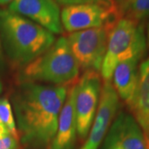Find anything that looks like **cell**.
<instances>
[{"instance_id":"1","label":"cell","mask_w":149,"mask_h":149,"mask_svg":"<svg viewBox=\"0 0 149 149\" xmlns=\"http://www.w3.org/2000/svg\"><path fill=\"white\" fill-rule=\"evenodd\" d=\"M68 91L64 85L22 81L12 101L23 143L38 148L50 147Z\"/></svg>"},{"instance_id":"2","label":"cell","mask_w":149,"mask_h":149,"mask_svg":"<svg viewBox=\"0 0 149 149\" xmlns=\"http://www.w3.org/2000/svg\"><path fill=\"white\" fill-rule=\"evenodd\" d=\"M0 39L8 59L15 65L24 66L56 42L53 33L8 8L0 9Z\"/></svg>"},{"instance_id":"3","label":"cell","mask_w":149,"mask_h":149,"mask_svg":"<svg viewBox=\"0 0 149 149\" xmlns=\"http://www.w3.org/2000/svg\"><path fill=\"white\" fill-rule=\"evenodd\" d=\"M80 69L66 37H61L47 52L25 65L22 76V81L68 86L77 78Z\"/></svg>"},{"instance_id":"4","label":"cell","mask_w":149,"mask_h":149,"mask_svg":"<svg viewBox=\"0 0 149 149\" xmlns=\"http://www.w3.org/2000/svg\"><path fill=\"white\" fill-rule=\"evenodd\" d=\"M147 49V38L143 22L120 17L110 31L107 52L100 74L104 81H111L118 63L132 57L143 58Z\"/></svg>"},{"instance_id":"5","label":"cell","mask_w":149,"mask_h":149,"mask_svg":"<svg viewBox=\"0 0 149 149\" xmlns=\"http://www.w3.org/2000/svg\"><path fill=\"white\" fill-rule=\"evenodd\" d=\"M116 22L68 35L66 39L70 49L80 68L85 71H100L107 52L109 33Z\"/></svg>"},{"instance_id":"6","label":"cell","mask_w":149,"mask_h":149,"mask_svg":"<svg viewBox=\"0 0 149 149\" xmlns=\"http://www.w3.org/2000/svg\"><path fill=\"white\" fill-rule=\"evenodd\" d=\"M120 17L115 1L68 6L61 12L63 28L70 33L102 27Z\"/></svg>"},{"instance_id":"7","label":"cell","mask_w":149,"mask_h":149,"mask_svg":"<svg viewBox=\"0 0 149 149\" xmlns=\"http://www.w3.org/2000/svg\"><path fill=\"white\" fill-rule=\"evenodd\" d=\"M100 75L94 70L85 71L75 84L74 109L77 133L81 139L88 135L98 110L102 91Z\"/></svg>"},{"instance_id":"8","label":"cell","mask_w":149,"mask_h":149,"mask_svg":"<svg viewBox=\"0 0 149 149\" xmlns=\"http://www.w3.org/2000/svg\"><path fill=\"white\" fill-rule=\"evenodd\" d=\"M8 9L31 20L53 34L63 32L61 11L55 0H13Z\"/></svg>"},{"instance_id":"9","label":"cell","mask_w":149,"mask_h":149,"mask_svg":"<svg viewBox=\"0 0 149 149\" xmlns=\"http://www.w3.org/2000/svg\"><path fill=\"white\" fill-rule=\"evenodd\" d=\"M119 106V97L111 81H104L101 95L91 132L85 144L80 149H98L106 135Z\"/></svg>"},{"instance_id":"10","label":"cell","mask_w":149,"mask_h":149,"mask_svg":"<svg viewBox=\"0 0 149 149\" xmlns=\"http://www.w3.org/2000/svg\"><path fill=\"white\" fill-rule=\"evenodd\" d=\"M104 147L118 149H147L143 132L132 114L121 112L110 126Z\"/></svg>"},{"instance_id":"11","label":"cell","mask_w":149,"mask_h":149,"mask_svg":"<svg viewBox=\"0 0 149 149\" xmlns=\"http://www.w3.org/2000/svg\"><path fill=\"white\" fill-rule=\"evenodd\" d=\"M128 105L149 145V57L139 65L136 89Z\"/></svg>"},{"instance_id":"12","label":"cell","mask_w":149,"mask_h":149,"mask_svg":"<svg viewBox=\"0 0 149 149\" xmlns=\"http://www.w3.org/2000/svg\"><path fill=\"white\" fill-rule=\"evenodd\" d=\"M75 85L69 88L65 101L60 112L57 130L49 149H73L77 133L74 109Z\"/></svg>"},{"instance_id":"13","label":"cell","mask_w":149,"mask_h":149,"mask_svg":"<svg viewBox=\"0 0 149 149\" xmlns=\"http://www.w3.org/2000/svg\"><path fill=\"white\" fill-rule=\"evenodd\" d=\"M141 57H132L118 63L112 75L113 86L127 104L133 98L138 82L139 65Z\"/></svg>"},{"instance_id":"14","label":"cell","mask_w":149,"mask_h":149,"mask_svg":"<svg viewBox=\"0 0 149 149\" xmlns=\"http://www.w3.org/2000/svg\"><path fill=\"white\" fill-rule=\"evenodd\" d=\"M118 8L121 17L139 22L149 18V0H122Z\"/></svg>"},{"instance_id":"15","label":"cell","mask_w":149,"mask_h":149,"mask_svg":"<svg viewBox=\"0 0 149 149\" xmlns=\"http://www.w3.org/2000/svg\"><path fill=\"white\" fill-rule=\"evenodd\" d=\"M0 123L13 136L19 139L11 104L6 98L0 99Z\"/></svg>"},{"instance_id":"16","label":"cell","mask_w":149,"mask_h":149,"mask_svg":"<svg viewBox=\"0 0 149 149\" xmlns=\"http://www.w3.org/2000/svg\"><path fill=\"white\" fill-rule=\"evenodd\" d=\"M0 149H20L19 140L7 130L0 131Z\"/></svg>"},{"instance_id":"17","label":"cell","mask_w":149,"mask_h":149,"mask_svg":"<svg viewBox=\"0 0 149 149\" xmlns=\"http://www.w3.org/2000/svg\"><path fill=\"white\" fill-rule=\"evenodd\" d=\"M60 5L68 6L78 5L84 3H110L114 0H55Z\"/></svg>"},{"instance_id":"18","label":"cell","mask_w":149,"mask_h":149,"mask_svg":"<svg viewBox=\"0 0 149 149\" xmlns=\"http://www.w3.org/2000/svg\"><path fill=\"white\" fill-rule=\"evenodd\" d=\"M4 64V58H3V51L2 47V43H1V39H0V68H3Z\"/></svg>"},{"instance_id":"19","label":"cell","mask_w":149,"mask_h":149,"mask_svg":"<svg viewBox=\"0 0 149 149\" xmlns=\"http://www.w3.org/2000/svg\"><path fill=\"white\" fill-rule=\"evenodd\" d=\"M13 0H0V6L9 4Z\"/></svg>"},{"instance_id":"20","label":"cell","mask_w":149,"mask_h":149,"mask_svg":"<svg viewBox=\"0 0 149 149\" xmlns=\"http://www.w3.org/2000/svg\"><path fill=\"white\" fill-rule=\"evenodd\" d=\"M146 38H147V45L149 47V22L147 27V33H146Z\"/></svg>"},{"instance_id":"21","label":"cell","mask_w":149,"mask_h":149,"mask_svg":"<svg viewBox=\"0 0 149 149\" xmlns=\"http://www.w3.org/2000/svg\"><path fill=\"white\" fill-rule=\"evenodd\" d=\"M103 149H118V148H114V147H104V146Z\"/></svg>"},{"instance_id":"22","label":"cell","mask_w":149,"mask_h":149,"mask_svg":"<svg viewBox=\"0 0 149 149\" xmlns=\"http://www.w3.org/2000/svg\"><path fill=\"white\" fill-rule=\"evenodd\" d=\"M3 130H6L5 128L1 124V123H0V131H3Z\"/></svg>"},{"instance_id":"23","label":"cell","mask_w":149,"mask_h":149,"mask_svg":"<svg viewBox=\"0 0 149 149\" xmlns=\"http://www.w3.org/2000/svg\"><path fill=\"white\" fill-rule=\"evenodd\" d=\"M2 91H3V85H2V82H1V80H0V94H1Z\"/></svg>"},{"instance_id":"24","label":"cell","mask_w":149,"mask_h":149,"mask_svg":"<svg viewBox=\"0 0 149 149\" xmlns=\"http://www.w3.org/2000/svg\"><path fill=\"white\" fill-rule=\"evenodd\" d=\"M147 149H149V145H147Z\"/></svg>"},{"instance_id":"25","label":"cell","mask_w":149,"mask_h":149,"mask_svg":"<svg viewBox=\"0 0 149 149\" xmlns=\"http://www.w3.org/2000/svg\"><path fill=\"white\" fill-rule=\"evenodd\" d=\"M114 1H115V0H114ZM117 1H119V2H120V1H122V0H117Z\"/></svg>"}]
</instances>
